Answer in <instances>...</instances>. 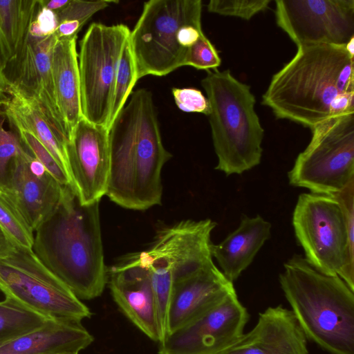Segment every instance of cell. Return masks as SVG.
Segmentation results:
<instances>
[{
	"label": "cell",
	"mask_w": 354,
	"mask_h": 354,
	"mask_svg": "<svg viewBox=\"0 0 354 354\" xmlns=\"http://www.w3.org/2000/svg\"><path fill=\"white\" fill-rule=\"evenodd\" d=\"M56 40L55 34L42 38L29 35L12 64L14 77L9 82L38 109L66 146L70 133L57 106L52 74V52Z\"/></svg>",
	"instance_id": "obj_14"
},
{
	"label": "cell",
	"mask_w": 354,
	"mask_h": 354,
	"mask_svg": "<svg viewBox=\"0 0 354 354\" xmlns=\"http://www.w3.org/2000/svg\"><path fill=\"white\" fill-rule=\"evenodd\" d=\"M307 339L292 311L279 305L261 313L250 332L216 354H308Z\"/></svg>",
	"instance_id": "obj_18"
},
{
	"label": "cell",
	"mask_w": 354,
	"mask_h": 354,
	"mask_svg": "<svg viewBox=\"0 0 354 354\" xmlns=\"http://www.w3.org/2000/svg\"><path fill=\"white\" fill-rule=\"evenodd\" d=\"M249 317L234 291L196 319L166 335L158 342V354H216L241 337Z\"/></svg>",
	"instance_id": "obj_12"
},
{
	"label": "cell",
	"mask_w": 354,
	"mask_h": 354,
	"mask_svg": "<svg viewBox=\"0 0 354 354\" xmlns=\"http://www.w3.org/2000/svg\"><path fill=\"white\" fill-rule=\"evenodd\" d=\"M0 290L6 297L48 319L82 321L90 309L35 256L17 246L0 258Z\"/></svg>",
	"instance_id": "obj_9"
},
{
	"label": "cell",
	"mask_w": 354,
	"mask_h": 354,
	"mask_svg": "<svg viewBox=\"0 0 354 354\" xmlns=\"http://www.w3.org/2000/svg\"><path fill=\"white\" fill-rule=\"evenodd\" d=\"M201 86L209 104L207 116L218 158L215 169L230 176L258 165L264 130L250 86L235 78L228 69L207 71Z\"/></svg>",
	"instance_id": "obj_5"
},
{
	"label": "cell",
	"mask_w": 354,
	"mask_h": 354,
	"mask_svg": "<svg viewBox=\"0 0 354 354\" xmlns=\"http://www.w3.org/2000/svg\"><path fill=\"white\" fill-rule=\"evenodd\" d=\"M275 18L298 48L346 45L354 37V0H277Z\"/></svg>",
	"instance_id": "obj_11"
},
{
	"label": "cell",
	"mask_w": 354,
	"mask_h": 354,
	"mask_svg": "<svg viewBox=\"0 0 354 354\" xmlns=\"http://www.w3.org/2000/svg\"><path fill=\"white\" fill-rule=\"evenodd\" d=\"M39 6V0H0V65L3 71L24 48Z\"/></svg>",
	"instance_id": "obj_22"
},
{
	"label": "cell",
	"mask_w": 354,
	"mask_h": 354,
	"mask_svg": "<svg viewBox=\"0 0 354 354\" xmlns=\"http://www.w3.org/2000/svg\"><path fill=\"white\" fill-rule=\"evenodd\" d=\"M279 281L306 338L330 354H354V290L294 254Z\"/></svg>",
	"instance_id": "obj_4"
},
{
	"label": "cell",
	"mask_w": 354,
	"mask_h": 354,
	"mask_svg": "<svg viewBox=\"0 0 354 354\" xmlns=\"http://www.w3.org/2000/svg\"><path fill=\"white\" fill-rule=\"evenodd\" d=\"M201 0H150L130 31L136 80L147 75L165 76L184 66L187 50L177 40L180 28L201 23Z\"/></svg>",
	"instance_id": "obj_6"
},
{
	"label": "cell",
	"mask_w": 354,
	"mask_h": 354,
	"mask_svg": "<svg viewBox=\"0 0 354 354\" xmlns=\"http://www.w3.org/2000/svg\"><path fill=\"white\" fill-rule=\"evenodd\" d=\"M130 30L123 24L93 23L77 55L82 117L108 129L115 74Z\"/></svg>",
	"instance_id": "obj_10"
},
{
	"label": "cell",
	"mask_w": 354,
	"mask_h": 354,
	"mask_svg": "<svg viewBox=\"0 0 354 354\" xmlns=\"http://www.w3.org/2000/svg\"><path fill=\"white\" fill-rule=\"evenodd\" d=\"M58 26L56 12L39 6L29 28V35L33 37L42 38L55 34Z\"/></svg>",
	"instance_id": "obj_33"
},
{
	"label": "cell",
	"mask_w": 354,
	"mask_h": 354,
	"mask_svg": "<svg viewBox=\"0 0 354 354\" xmlns=\"http://www.w3.org/2000/svg\"><path fill=\"white\" fill-rule=\"evenodd\" d=\"M32 250L80 299L102 295L107 283L99 203L82 205L65 188L53 214L34 232Z\"/></svg>",
	"instance_id": "obj_3"
},
{
	"label": "cell",
	"mask_w": 354,
	"mask_h": 354,
	"mask_svg": "<svg viewBox=\"0 0 354 354\" xmlns=\"http://www.w3.org/2000/svg\"><path fill=\"white\" fill-rule=\"evenodd\" d=\"M234 291L233 283L213 261L189 275L174 281L166 335L196 319Z\"/></svg>",
	"instance_id": "obj_16"
},
{
	"label": "cell",
	"mask_w": 354,
	"mask_h": 354,
	"mask_svg": "<svg viewBox=\"0 0 354 354\" xmlns=\"http://www.w3.org/2000/svg\"><path fill=\"white\" fill-rule=\"evenodd\" d=\"M311 131L310 143L288 173L289 183L333 196L354 180V113L330 118Z\"/></svg>",
	"instance_id": "obj_8"
},
{
	"label": "cell",
	"mask_w": 354,
	"mask_h": 354,
	"mask_svg": "<svg viewBox=\"0 0 354 354\" xmlns=\"http://www.w3.org/2000/svg\"><path fill=\"white\" fill-rule=\"evenodd\" d=\"M93 342L80 321L48 319L38 329L0 345V354H79Z\"/></svg>",
	"instance_id": "obj_19"
},
{
	"label": "cell",
	"mask_w": 354,
	"mask_h": 354,
	"mask_svg": "<svg viewBox=\"0 0 354 354\" xmlns=\"http://www.w3.org/2000/svg\"><path fill=\"white\" fill-rule=\"evenodd\" d=\"M109 149L106 196L133 210L161 204V171L172 156L162 144L149 91L140 88L131 93L109 129Z\"/></svg>",
	"instance_id": "obj_2"
},
{
	"label": "cell",
	"mask_w": 354,
	"mask_h": 354,
	"mask_svg": "<svg viewBox=\"0 0 354 354\" xmlns=\"http://www.w3.org/2000/svg\"><path fill=\"white\" fill-rule=\"evenodd\" d=\"M345 46L298 48L272 76L262 104L277 119L310 129L330 118L354 113V57Z\"/></svg>",
	"instance_id": "obj_1"
},
{
	"label": "cell",
	"mask_w": 354,
	"mask_h": 354,
	"mask_svg": "<svg viewBox=\"0 0 354 354\" xmlns=\"http://www.w3.org/2000/svg\"><path fill=\"white\" fill-rule=\"evenodd\" d=\"M76 39L77 37L57 39L51 58L57 104L70 138L74 128L83 118Z\"/></svg>",
	"instance_id": "obj_21"
},
{
	"label": "cell",
	"mask_w": 354,
	"mask_h": 354,
	"mask_svg": "<svg viewBox=\"0 0 354 354\" xmlns=\"http://www.w3.org/2000/svg\"><path fill=\"white\" fill-rule=\"evenodd\" d=\"M117 3L118 1L114 0H70L63 9L56 12L58 23L69 21L77 24L82 29L94 14L104 10L112 3Z\"/></svg>",
	"instance_id": "obj_30"
},
{
	"label": "cell",
	"mask_w": 354,
	"mask_h": 354,
	"mask_svg": "<svg viewBox=\"0 0 354 354\" xmlns=\"http://www.w3.org/2000/svg\"><path fill=\"white\" fill-rule=\"evenodd\" d=\"M107 283L120 310L153 341L161 340L150 274L142 252L129 254L107 270Z\"/></svg>",
	"instance_id": "obj_15"
},
{
	"label": "cell",
	"mask_w": 354,
	"mask_h": 354,
	"mask_svg": "<svg viewBox=\"0 0 354 354\" xmlns=\"http://www.w3.org/2000/svg\"><path fill=\"white\" fill-rule=\"evenodd\" d=\"M9 86L10 82L5 75L4 71L0 65V102H3L8 99Z\"/></svg>",
	"instance_id": "obj_35"
},
{
	"label": "cell",
	"mask_w": 354,
	"mask_h": 354,
	"mask_svg": "<svg viewBox=\"0 0 354 354\" xmlns=\"http://www.w3.org/2000/svg\"><path fill=\"white\" fill-rule=\"evenodd\" d=\"M48 319L6 297L0 301V345L38 329Z\"/></svg>",
	"instance_id": "obj_25"
},
{
	"label": "cell",
	"mask_w": 354,
	"mask_h": 354,
	"mask_svg": "<svg viewBox=\"0 0 354 354\" xmlns=\"http://www.w3.org/2000/svg\"><path fill=\"white\" fill-rule=\"evenodd\" d=\"M137 82L136 67L129 38L120 55L115 74L108 129L126 104Z\"/></svg>",
	"instance_id": "obj_26"
},
{
	"label": "cell",
	"mask_w": 354,
	"mask_h": 354,
	"mask_svg": "<svg viewBox=\"0 0 354 354\" xmlns=\"http://www.w3.org/2000/svg\"><path fill=\"white\" fill-rule=\"evenodd\" d=\"M221 59L217 50L205 35L190 47L187 53L184 66L201 70H214L221 65Z\"/></svg>",
	"instance_id": "obj_31"
},
{
	"label": "cell",
	"mask_w": 354,
	"mask_h": 354,
	"mask_svg": "<svg viewBox=\"0 0 354 354\" xmlns=\"http://www.w3.org/2000/svg\"><path fill=\"white\" fill-rule=\"evenodd\" d=\"M66 187L28 151L17 160L7 194L35 232L57 209Z\"/></svg>",
	"instance_id": "obj_17"
},
{
	"label": "cell",
	"mask_w": 354,
	"mask_h": 354,
	"mask_svg": "<svg viewBox=\"0 0 354 354\" xmlns=\"http://www.w3.org/2000/svg\"><path fill=\"white\" fill-rule=\"evenodd\" d=\"M0 225L16 245L32 250L34 232L13 201L1 190Z\"/></svg>",
	"instance_id": "obj_27"
},
{
	"label": "cell",
	"mask_w": 354,
	"mask_h": 354,
	"mask_svg": "<svg viewBox=\"0 0 354 354\" xmlns=\"http://www.w3.org/2000/svg\"><path fill=\"white\" fill-rule=\"evenodd\" d=\"M8 100L0 102V190L6 194L17 160L29 151L8 111Z\"/></svg>",
	"instance_id": "obj_23"
},
{
	"label": "cell",
	"mask_w": 354,
	"mask_h": 354,
	"mask_svg": "<svg viewBox=\"0 0 354 354\" xmlns=\"http://www.w3.org/2000/svg\"><path fill=\"white\" fill-rule=\"evenodd\" d=\"M270 3V0H211L207 8L212 13L250 20L266 10Z\"/></svg>",
	"instance_id": "obj_29"
},
{
	"label": "cell",
	"mask_w": 354,
	"mask_h": 354,
	"mask_svg": "<svg viewBox=\"0 0 354 354\" xmlns=\"http://www.w3.org/2000/svg\"><path fill=\"white\" fill-rule=\"evenodd\" d=\"M141 252L150 274L162 340L166 335L167 312L173 286L171 269L165 259L151 249Z\"/></svg>",
	"instance_id": "obj_24"
},
{
	"label": "cell",
	"mask_w": 354,
	"mask_h": 354,
	"mask_svg": "<svg viewBox=\"0 0 354 354\" xmlns=\"http://www.w3.org/2000/svg\"><path fill=\"white\" fill-rule=\"evenodd\" d=\"M271 227V223L260 215L243 216L235 230L219 243H212V256L229 281L233 283L252 263L270 238Z\"/></svg>",
	"instance_id": "obj_20"
},
{
	"label": "cell",
	"mask_w": 354,
	"mask_h": 354,
	"mask_svg": "<svg viewBox=\"0 0 354 354\" xmlns=\"http://www.w3.org/2000/svg\"><path fill=\"white\" fill-rule=\"evenodd\" d=\"M70 0H41V5L50 10L57 12L63 9L68 3Z\"/></svg>",
	"instance_id": "obj_36"
},
{
	"label": "cell",
	"mask_w": 354,
	"mask_h": 354,
	"mask_svg": "<svg viewBox=\"0 0 354 354\" xmlns=\"http://www.w3.org/2000/svg\"><path fill=\"white\" fill-rule=\"evenodd\" d=\"M71 189L82 205L106 195L110 169L109 131L82 118L66 145Z\"/></svg>",
	"instance_id": "obj_13"
},
{
	"label": "cell",
	"mask_w": 354,
	"mask_h": 354,
	"mask_svg": "<svg viewBox=\"0 0 354 354\" xmlns=\"http://www.w3.org/2000/svg\"><path fill=\"white\" fill-rule=\"evenodd\" d=\"M17 246L0 225V258L10 254Z\"/></svg>",
	"instance_id": "obj_34"
},
{
	"label": "cell",
	"mask_w": 354,
	"mask_h": 354,
	"mask_svg": "<svg viewBox=\"0 0 354 354\" xmlns=\"http://www.w3.org/2000/svg\"><path fill=\"white\" fill-rule=\"evenodd\" d=\"M292 225L306 259L322 272L338 275L354 290V247L338 201L329 195L301 194Z\"/></svg>",
	"instance_id": "obj_7"
},
{
	"label": "cell",
	"mask_w": 354,
	"mask_h": 354,
	"mask_svg": "<svg viewBox=\"0 0 354 354\" xmlns=\"http://www.w3.org/2000/svg\"><path fill=\"white\" fill-rule=\"evenodd\" d=\"M345 46L348 53L351 56L354 57V37L351 38Z\"/></svg>",
	"instance_id": "obj_37"
},
{
	"label": "cell",
	"mask_w": 354,
	"mask_h": 354,
	"mask_svg": "<svg viewBox=\"0 0 354 354\" xmlns=\"http://www.w3.org/2000/svg\"><path fill=\"white\" fill-rule=\"evenodd\" d=\"M15 121L21 139L31 154L61 185L71 187V181L66 172L52 154L29 131L24 128L15 119Z\"/></svg>",
	"instance_id": "obj_28"
},
{
	"label": "cell",
	"mask_w": 354,
	"mask_h": 354,
	"mask_svg": "<svg viewBox=\"0 0 354 354\" xmlns=\"http://www.w3.org/2000/svg\"><path fill=\"white\" fill-rule=\"evenodd\" d=\"M171 93L176 105L182 111L209 115V102L200 90L194 88H173Z\"/></svg>",
	"instance_id": "obj_32"
}]
</instances>
